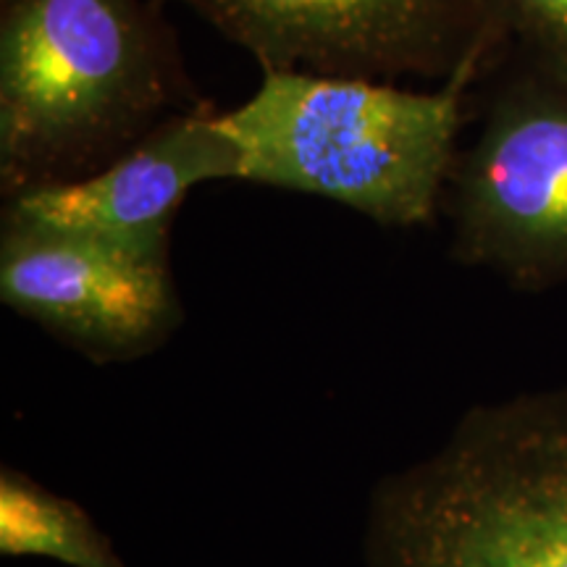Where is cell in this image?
Returning <instances> with one entry per match:
<instances>
[{"instance_id": "cell-1", "label": "cell", "mask_w": 567, "mask_h": 567, "mask_svg": "<svg viewBox=\"0 0 567 567\" xmlns=\"http://www.w3.org/2000/svg\"><path fill=\"white\" fill-rule=\"evenodd\" d=\"M481 59L439 90L310 71H264L218 126L239 153V182L334 200L381 226L434 216L452 168L467 84Z\"/></svg>"}, {"instance_id": "cell-2", "label": "cell", "mask_w": 567, "mask_h": 567, "mask_svg": "<svg viewBox=\"0 0 567 567\" xmlns=\"http://www.w3.org/2000/svg\"><path fill=\"white\" fill-rule=\"evenodd\" d=\"M176 90L172 45L142 0H3V193L109 166L163 122Z\"/></svg>"}, {"instance_id": "cell-3", "label": "cell", "mask_w": 567, "mask_h": 567, "mask_svg": "<svg viewBox=\"0 0 567 567\" xmlns=\"http://www.w3.org/2000/svg\"><path fill=\"white\" fill-rule=\"evenodd\" d=\"M365 567H567V392L471 410L379 484Z\"/></svg>"}, {"instance_id": "cell-4", "label": "cell", "mask_w": 567, "mask_h": 567, "mask_svg": "<svg viewBox=\"0 0 567 567\" xmlns=\"http://www.w3.org/2000/svg\"><path fill=\"white\" fill-rule=\"evenodd\" d=\"M455 252L520 287L567 281V82L536 69L502 92L452 168Z\"/></svg>"}, {"instance_id": "cell-5", "label": "cell", "mask_w": 567, "mask_h": 567, "mask_svg": "<svg viewBox=\"0 0 567 567\" xmlns=\"http://www.w3.org/2000/svg\"><path fill=\"white\" fill-rule=\"evenodd\" d=\"M264 71L452 76L484 59L494 0H179Z\"/></svg>"}, {"instance_id": "cell-6", "label": "cell", "mask_w": 567, "mask_h": 567, "mask_svg": "<svg viewBox=\"0 0 567 567\" xmlns=\"http://www.w3.org/2000/svg\"><path fill=\"white\" fill-rule=\"evenodd\" d=\"M0 300L95 360L140 358L182 321L168 245L3 224Z\"/></svg>"}, {"instance_id": "cell-7", "label": "cell", "mask_w": 567, "mask_h": 567, "mask_svg": "<svg viewBox=\"0 0 567 567\" xmlns=\"http://www.w3.org/2000/svg\"><path fill=\"white\" fill-rule=\"evenodd\" d=\"M229 179L239 182V153L218 126V113H174L109 166L11 195L3 224L168 245L187 195Z\"/></svg>"}, {"instance_id": "cell-8", "label": "cell", "mask_w": 567, "mask_h": 567, "mask_svg": "<svg viewBox=\"0 0 567 567\" xmlns=\"http://www.w3.org/2000/svg\"><path fill=\"white\" fill-rule=\"evenodd\" d=\"M0 551L66 567H124L109 536L76 502L9 467L0 476Z\"/></svg>"}, {"instance_id": "cell-9", "label": "cell", "mask_w": 567, "mask_h": 567, "mask_svg": "<svg viewBox=\"0 0 567 567\" xmlns=\"http://www.w3.org/2000/svg\"><path fill=\"white\" fill-rule=\"evenodd\" d=\"M502 19L523 34L536 69L567 82V0H494Z\"/></svg>"}]
</instances>
